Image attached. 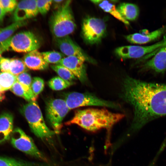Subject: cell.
<instances>
[{"instance_id":"ac0fdd59","label":"cell","mask_w":166,"mask_h":166,"mask_svg":"<svg viewBox=\"0 0 166 166\" xmlns=\"http://www.w3.org/2000/svg\"><path fill=\"white\" fill-rule=\"evenodd\" d=\"M117 8L122 17L128 22L136 20L139 15V7L134 4L122 3L118 6Z\"/></svg>"},{"instance_id":"d4e9b609","label":"cell","mask_w":166,"mask_h":166,"mask_svg":"<svg viewBox=\"0 0 166 166\" xmlns=\"http://www.w3.org/2000/svg\"><path fill=\"white\" fill-rule=\"evenodd\" d=\"M27 68L23 60L18 58L10 59L9 73L17 76L26 72Z\"/></svg>"},{"instance_id":"9a60e30c","label":"cell","mask_w":166,"mask_h":166,"mask_svg":"<svg viewBox=\"0 0 166 166\" xmlns=\"http://www.w3.org/2000/svg\"><path fill=\"white\" fill-rule=\"evenodd\" d=\"M163 27L148 34L136 33L125 35L124 37L129 42L133 44H144L154 41L160 38L165 31Z\"/></svg>"},{"instance_id":"8fae6325","label":"cell","mask_w":166,"mask_h":166,"mask_svg":"<svg viewBox=\"0 0 166 166\" xmlns=\"http://www.w3.org/2000/svg\"><path fill=\"white\" fill-rule=\"evenodd\" d=\"M55 38L57 45L63 55L66 56H76L92 64L97 63L94 59L86 53L69 36Z\"/></svg>"},{"instance_id":"484cf974","label":"cell","mask_w":166,"mask_h":166,"mask_svg":"<svg viewBox=\"0 0 166 166\" xmlns=\"http://www.w3.org/2000/svg\"><path fill=\"white\" fill-rule=\"evenodd\" d=\"M74 83L65 80L59 76L55 77L50 79L48 82L49 87L52 90L58 91L66 89Z\"/></svg>"},{"instance_id":"4dcf8cb0","label":"cell","mask_w":166,"mask_h":166,"mask_svg":"<svg viewBox=\"0 0 166 166\" xmlns=\"http://www.w3.org/2000/svg\"><path fill=\"white\" fill-rule=\"evenodd\" d=\"M18 3L15 0H0V6L6 13L14 10Z\"/></svg>"},{"instance_id":"44dd1931","label":"cell","mask_w":166,"mask_h":166,"mask_svg":"<svg viewBox=\"0 0 166 166\" xmlns=\"http://www.w3.org/2000/svg\"><path fill=\"white\" fill-rule=\"evenodd\" d=\"M0 166H49L47 164L26 162L14 158L0 157Z\"/></svg>"},{"instance_id":"30bf717a","label":"cell","mask_w":166,"mask_h":166,"mask_svg":"<svg viewBox=\"0 0 166 166\" xmlns=\"http://www.w3.org/2000/svg\"><path fill=\"white\" fill-rule=\"evenodd\" d=\"M166 45V41L163 40L153 45L147 46L126 45L116 48L115 53L119 58L122 59L137 58L146 54L158 50Z\"/></svg>"},{"instance_id":"d590c367","label":"cell","mask_w":166,"mask_h":166,"mask_svg":"<svg viewBox=\"0 0 166 166\" xmlns=\"http://www.w3.org/2000/svg\"><path fill=\"white\" fill-rule=\"evenodd\" d=\"M5 98L4 92L2 91L0 88V102L3 101Z\"/></svg>"},{"instance_id":"52a82bcc","label":"cell","mask_w":166,"mask_h":166,"mask_svg":"<svg viewBox=\"0 0 166 166\" xmlns=\"http://www.w3.org/2000/svg\"><path fill=\"white\" fill-rule=\"evenodd\" d=\"M69 110L64 100L52 99L47 102L46 117L55 133L60 132L62 127V121Z\"/></svg>"},{"instance_id":"f546056e","label":"cell","mask_w":166,"mask_h":166,"mask_svg":"<svg viewBox=\"0 0 166 166\" xmlns=\"http://www.w3.org/2000/svg\"><path fill=\"white\" fill-rule=\"evenodd\" d=\"M36 6L38 13L42 15L45 14L49 11L53 0H36Z\"/></svg>"},{"instance_id":"4fadbf2b","label":"cell","mask_w":166,"mask_h":166,"mask_svg":"<svg viewBox=\"0 0 166 166\" xmlns=\"http://www.w3.org/2000/svg\"><path fill=\"white\" fill-rule=\"evenodd\" d=\"M38 13L36 0H22L18 3L13 14L14 22L26 21Z\"/></svg>"},{"instance_id":"277c9868","label":"cell","mask_w":166,"mask_h":166,"mask_svg":"<svg viewBox=\"0 0 166 166\" xmlns=\"http://www.w3.org/2000/svg\"><path fill=\"white\" fill-rule=\"evenodd\" d=\"M26 119L32 132L42 139L51 138L54 132L46 126L40 108L36 101H32L24 105L20 110Z\"/></svg>"},{"instance_id":"83f0119b","label":"cell","mask_w":166,"mask_h":166,"mask_svg":"<svg viewBox=\"0 0 166 166\" xmlns=\"http://www.w3.org/2000/svg\"><path fill=\"white\" fill-rule=\"evenodd\" d=\"M10 90L16 95L22 97L28 102L34 101L30 95L17 81L13 85Z\"/></svg>"},{"instance_id":"e0dca14e","label":"cell","mask_w":166,"mask_h":166,"mask_svg":"<svg viewBox=\"0 0 166 166\" xmlns=\"http://www.w3.org/2000/svg\"><path fill=\"white\" fill-rule=\"evenodd\" d=\"M13 117L9 113L0 115V144L9 140L13 131Z\"/></svg>"},{"instance_id":"3957f363","label":"cell","mask_w":166,"mask_h":166,"mask_svg":"<svg viewBox=\"0 0 166 166\" xmlns=\"http://www.w3.org/2000/svg\"><path fill=\"white\" fill-rule=\"evenodd\" d=\"M71 2V0L66 1L53 13L51 17V30L55 38L69 36L76 29V25L70 6Z\"/></svg>"},{"instance_id":"8992f818","label":"cell","mask_w":166,"mask_h":166,"mask_svg":"<svg viewBox=\"0 0 166 166\" xmlns=\"http://www.w3.org/2000/svg\"><path fill=\"white\" fill-rule=\"evenodd\" d=\"M106 26L102 19L90 16L83 20L81 26V34L83 39L88 44L99 43L105 36Z\"/></svg>"},{"instance_id":"e575fe53","label":"cell","mask_w":166,"mask_h":166,"mask_svg":"<svg viewBox=\"0 0 166 166\" xmlns=\"http://www.w3.org/2000/svg\"><path fill=\"white\" fill-rule=\"evenodd\" d=\"M6 14L0 6V24L3 23Z\"/></svg>"},{"instance_id":"f1b7e54d","label":"cell","mask_w":166,"mask_h":166,"mask_svg":"<svg viewBox=\"0 0 166 166\" xmlns=\"http://www.w3.org/2000/svg\"><path fill=\"white\" fill-rule=\"evenodd\" d=\"M44 87V82L42 78L35 77L32 79L31 89L34 96H38L43 91Z\"/></svg>"},{"instance_id":"ba28073f","label":"cell","mask_w":166,"mask_h":166,"mask_svg":"<svg viewBox=\"0 0 166 166\" xmlns=\"http://www.w3.org/2000/svg\"><path fill=\"white\" fill-rule=\"evenodd\" d=\"M11 143L17 149L30 156L46 161L47 160L38 150L32 139L21 128L13 130L10 137Z\"/></svg>"},{"instance_id":"7c38bea8","label":"cell","mask_w":166,"mask_h":166,"mask_svg":"<svg viewBox=\"0 0 166 166\" xmlns=\"http://www.w3.org/2000/svg\"><path fill=\"white\" fill-rule=\"evenodd\" d=\"M85 62L83 59L76 56H66L63 57L56 64L66 67L81 82L85 83L88 81Z\"/></svg>"},{"instance_id":"8d00e7d4","label":"cell","mask_w":166,"mask_h":166,"mask_svg":"<svg viewBox=\"0 0 166 166\" xmlns=\"http://www.w3.org/2000/svg\"><path fill=\"white\" fill-rule=\"evenodd\" d=\"M63 0H53V2L55 3H59L61 2H62Z\"/></svg>"},{"instance_id":"6da1fadb","label":"cell","mask_w":166,"mask_h":166,"mask_svg":"<svg viewBox=\"0 0 166 166\" xmlns=\"http://www.w3.org/2000/svg\"><path fill=\"white\" fill-rule=\"evenodd\" d=\"M121 86V98L133 110L129 129L131 132L166 116V83L148 82L127 76L123 78Z\"/></svg>"},{"instance_id":"836d02e7","label":"cell","mask_w":166,"mask_h":166,"mask_svg":"<svg viewBox=\"0 0 166 166\" xmlns=\"http://www.w3.org/2000/svg\"><path fill=\"white\" fill-rule=\"evenodd\" d=\"M8 50V47L2 43H0V59L2 57V55L3 53Z\"/></svg>"},{"instance_id":"7402d4cb","label":"cell","mask_w":166,"mask_h":166,"mask_svg":"<svg viewBox=\"0 0 166 166\" xmlns=\"http://www.w3.org/2000/svg\"><path fill=\"white\" fill-rule=\"evenodd\" d=\"M17 81V76L10 73H0V88L3 91L10 89Z\"/></svg>"},{"instance_id":"4316f807","label":"cell","mask_w":166,"mask_h":166,"mask_svg":"<svg viewBox=\"0 0 166 166\" xmlns=\"http://www.w3.org/2000/svg\"><path fill=\"white\" fill-rule=\"evenodd\" d=\"M41 53L44 60L48 64H56L64 57L63 54L56 51H49Z\"/></svg>"},{"instance_id":"603a6c76","label":"cell","mask_w":166,"mask_h":166,"mask_svg":"<svg viewBox=\"0 0 166 166\" xmlns=\"http://www.w3.org/2000/svg\"><path fill=\"white\" fill-rule=\"evenodd\" d=\"M17 80L33 100L36 101L37 97L34 96L31 89L32 79L30 75L26 72H23L17 76Z\"/></svg>"},{"instance_id":"d6986e66","label":"cell","mask_w":166,"mask_h":166,"mask_svg":"<svg viewBox=\"0 0 166 166\" xmlns=\"http://www.w3.org/2000/svg\"><path fill=\"white\" fill-rule=\"evenodd\" d=\"M90 1L104 11L109 13L125 25H129V22L122 17L118 10L117 7H116L115 5L112 2L107 0H95Z\"/></svg>"},{"instance_id":"cb8c5ba5","label":"cell","mask_w":166,"mask_h":166,"mask_svg":"<svg viewBox=\"0 0 166 166\" xmlns=\"http://www.w3.org/2000/svg\"><path fill=\"white\" fill-rule=\"evenodd\" d=\"M51 67L59 77L65 80L73 82V81L77 79L69 69L63 65L55 64L51 65Z\"/></svg>"},{"instance_id":"1f68e13d","label":"cell","mask_w":166,"mask_h":166,"mask_svg":"<svg viewBox=\"0 0 166 166\" xmlns=\"http://www.w3.org/2000/svg\"><path fill=\"white\" fill-rule=\"evenodd\" d=\"M10 59L2 57L0 59V70L2 72H9Z\"/></svg>"},{"instance_id":"5b68a950","label":"cell","mask_w":166,"mask_h":166,"mask_svg":"<svg viewBox=\"0 0 166 166\" xmlns=\"http://www.w3.org/2000/svg\"><path fill=\"white\" fill-rule=\"evenodd\" d=\"M64 100L70 110L81 107L92 106L115 109H121L120 105L118 103L102 99L94 94L88 92H70L65 95Z\"/></svg>"},{"instance_id":"9c48e42d","label":"cell","mask_w":166,"mask_h":166,"mask_svg":"<svg viewBox=\"0 0 166 166\" xmlns=\"http://www.w3.org/2000/svg\"><path fill=\"white\" fill-rule=\"evenodd\" d=\"M40 42L37 37L30 31L18 33L10 38V49L18 53H28L38 50Z\"/></svg>"},{"instance_id":"7a4b0ae2","label":"cell","mask_w":166,"mask_h":166,"mask_svg":"<svg viewBox=\"0 0 166 166\" xmlns=\"http://www.w3.org/2000/svg\"><path fill=\"white\" fill-rule=\"evenodd\" d=\"M124 116L123 114L112 112L104 108L79 109L75 112L73 118L65 124L68 125L77 124L92 132L102 128L108 130Z\"/></svg>"},{"instance_id":"74e56055","label":"cell","mask_w":166,"mask_h":166,"mask_svg":"<svg viewBox=\"0 0 166 166\" xmlns=\"http://www.w3.org/2000/svg\"><path fill=\"white\" fill-rule=\"evenodd\" d=\"M163 39L166 41V33L165 34L164 36Z\"/></svg>"},{"instance_id":"2e32d148","label":"cell","mask_w":166,"mask_h":166,"mask_svg":"<svg viewBox=\"0 0 166 166\" xmlns=\"http://www.w3.org/2000/svg\"><path fill=\"white\" fill-rule=\"evenodd\" d=\"M23 60L27 68L33 70H42L48 66L49 64L45 61L41 53L38 50L27 53Z\"/></svg>"},{"instance_id":"d6a6232c","label":"cell","mask_w":166,"mask_h":166,"mask_svg":"<svg viewBox=\"0 0 166 166\" xmlns=\"http://www.w3.org/2000/svg\"><path fill=\"white\" fill-rule=\"evenodd\" d=\"M166 147V146L164 144H161L159 149L157 152L156 154L148 166H155L156 164L159 156L164 151Z\"/></svg>"},{"instance_id":"5bb4252c","label":"cell","mask_w":166,"mask_h":166,"mask_svg":"<svg viewBox=\"0 0 166 166\" xmlns=\"http://www.w3.org/2000/svg\"><path fill=\"white\" fill-rule=\"evenodd\" d=\"M142 67L144 69L151 70L158 73H164L166 70V45L159 49Z\"/></svg>"},{"instance_id":"ffe728a7","label":"cell","mask_w":166,"mask_h":166,"mask_svg":"<svg viewBox=\"0 0 166 166\" xmlns=\"http://www.w3.org/2000/svg\"><path fill=\"white\" fill-rule=\"evenodd\" d=\"M26 21L14 22L10 25L0 28V43L8 39L18 29L26 25Z\"/></svg>"}]
</instances>
